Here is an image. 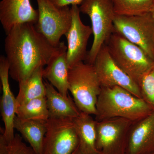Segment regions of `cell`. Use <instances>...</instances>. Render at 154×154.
I'll return each instance as SVG.
<instances>
[{
    "label": "cell",
    "instance_id": "obj_1",
    "mask_svg": "<svg viewBox=\"0 0 154 154\" xmlns=\"http://www.w3.org/2000/svg\"><path fill=\"white\" fill-rule=\"evenodd\" d=\"M61 45L62 42L57 47L51 44L33 24L16 25L6 33L4 44L11 78L19 83L27 79L47 65Z\"/></svg>",
    "mask_w": 154,
    "mask_h": 154
},
{
    "label": "cell",
    "instance_id": "obj_2",
    "mask_svg": "<svg viewBox=\"0 0 154 154\" xmlns=\"http://www.w3.org/2000/svg\"><path fill=\"white\" fill-rule=\"evenodd\" d=\"M96 110V121L119 117L134 122L154 111L143 99L119 86L102 87Z\"/></svg>",
    "mask_w": 154,
    "mask_h": 154
},
{
    "label": "cell",
    "instance_id": "obj_3",
    "mask_svg": "<svg viewBox=\"0 0 154 154\" xmlns=\"http://www.w3.org/2000/svg\"><path fill=\"white\" fill-rule=\"evenodd\" d=\"M105 45L116 63L139 86L145 75L152 69L154 61L140 47L116 32Z\"/></svg>",
    "mask_w": 154,
    "mask_h": 154
},
{
    "label": "cell",
    "instance_id": "obj_4",
    "mask_svg": "<svg viewBox=\"0 0 154 154\" xmlns=\"http://www.w3.org/2000/svg\"><path fill=\"white\" fill-rule=\"evenodd\" d=\"M69 90L75 104L82 112L96 114V105L102 86L94 65L83 62L69 72Z\"/></svg>",
    "mask_w": 154,
    "mask_h": 154
},
{
    "label": "cell",
    "instance_id": "obj_5",
    "mask_svg": "<svg viewBox=\"0 0 154 154\" xmlns=\"http://www.w3.org/2000/svg\"><path fill=\"white\" fill-rule=\"evenodd\" d=\"M80 5V12L88 15L92 24L94 40L86 61L93 65L99 51L114 32L116 14L111 0H83Z\"/></svg>",
    "mask_w": 154,
    "mask_h": 154
},
{
    "label": "cell",
    "instance_id": "obj_6",
    "mask_svg": "<svg viewBox=\"0 0 154 154\" xmlns=\"http://www.w3.org/2000/svg\"><path fill=\"white\" fill-rule=\"evenodd\" d=\"M36 1L38 17L35 28L51 44L57 47L71 25V8L59 7L50 0Z\"/></svg>",
    "mask_w": 154,
    "mask_h": 154
},
{
    "label": "cell",
    "instance_id": "obj_7",
    "mask_svg": "<svg viewBox=\"0 0 154 154\" xmlns=\"http://www.w3.org/2000/svg\"><path fill=\"white\" fill-rule=\"evenodd\" d=\"M114 32L140 47L154 61V19L150 13L137 16L116 15Z\"/></svg>",
    "mask_w": 154,
    "mask_h": 154
},
{
    "label": "cell",
    "instance_id": "obj_8",
    "mask_svg": "<svg viewBox=\"0 0 154 154\" xmlns=\"http://www.w3.org/2000/svg\"><path fill=\"white\" fill-rule=\"evenodd\" d=\"M79 145L72 119L48 118L42 154H72Z\"/></svg>",
    "mask_w": 154,
    "mask_h": 154
},
{
    "label": "cell",
    "instance_id": "obj_9",
    "mask_svg": "<svg viewBox=\"0 0 154 154\" xmlns=\"http://www.w3.org/2000/svg\"><path fill=\"white\" fill-rule=\"evenodd\" d=\"M133 122L119 117L96 121V146L100 154H125Z\"/></svg>",
    "mask_w": 154,
    "mask_h": 154
},
{
    "label": "cell",
    "instance_id": "obj_10",
    "mask_svg": "<svg viewBox=\"0 0 154 154\" xmlns=\"http://www.w3.org/2000/svg\"><path fill=\"white\" fill-rule=\"evenodd\" d=\"M93 65L102 87L119 86L142 99L139 86L116 63L106 45L99 51Z\"/></svg>",
    "mask_w": 154,
    "mask_h": 154
},
{
    "label": "cell",
    "instance_id": "obj_11",
    "mask_svg": "<svg viewBox=\"0 0 154 154\" xmlns=\"http://www.w3.org/2000/svg\"><path fill=\"white\" fill-rule=\"evenodd\" d=\"M72 22L65 36L67 40V60L69 69L86 60L88 54L87 47L91 34L92 28L83 23L78 5H72Z\"/></svg>",
    "mask_w": 154,
    "mask_h": 154
},
{
    "label": "cell",
    "instance_id": "obj_12",
    "mask_svg": "<svg viewBox=\"0 0 154 154\" xmlns=\"http://www.w3.org/2000/svg\"><path fill=\"white\" fill-rule=\"evenodd\" d=\"M38 10L31 5L30 0H2L0 2V22L6 33L16 25L38 21Z\"/></svg>",
    "mask_w": 154,
    "mask_h": 154
},
{
    "label": "cell",
    "instance_id": "obj_13",
    "mask_svg": "<svg viewBox=\"0 0 154 154\" xmlns=\"http://www.w3.org/2000/svg\"><path fill=\"white\" fill-rule=\"evenodd\" d=\"M154 153V110L151 114L133 122L128 137L125 154Z\"/></svg>",
    "mask_w": 154,
    "mask_h": 154
},
{
    "label": "cell",
    "instance_id": "obj_14",
    "mask_svg": "<svg viewBox=\"0 0 154 154\" xmlns=\"http://www.w3.org/2000/svg\"><path fill=\"white\" fill-rule=\"evenodd\" d=\"M9 64L6 57H0V79L2 85L1 111L5 125L4 135L9 144L15 137L14 123L16 116L17 105L16 97L11 91L9 81Z\"/></svg>",
    "mask_w": 154,
    "mask_h": 154
},
{
    "label": "cell",
    "instance_id": "obj_15",
    "mask_svg": "<svg viewBox=\"0 0 154 154\" xmlns=\"http://www.w3.org/2000/svg\"><path fill=\"white\" fill-rule=\"evenodd\" d=\"M67 47L62 42L59 51L43 69V78L61 94L69 96V69L67 60Z\"/></svg>",
    "mask_w": 154,
    "mask_h": 154
},
{
    "label": "cell",
    "instance_id": "obj_16",
    "mask_svg": "<svg viewBox=\"0 0 154 154\" xmlns=\"http://www.w3.org/2000/svg\"><path fill=\"white\" fill-rule=\"evenodd\" d=\"M45 86V98L49 118H74L79 116L81 111L69 96L65 97L47 82Z\"/></svg>",
    "mask_w": 154,
    "mask_h": 154
},
{
    "label": "cell",
    "instance_id": "obj_17",
    "mask_svg": "<svg viewBox=\"0 0 154 154\" xmlns=\"http://www.w3.org/2000/svg\"><path fill=\"white\" fill-rule=\"evenodd\" d=\"M79 139V149L84 154H100L96 146V121L91 114L81 112L72 119Z\"/></svg>",
    "mask_w": 154,
    "mask_h": 154
},
{
    "label": "cell",
    "instance_id": "obj_18",
    "mask_svg": "<svg viewBox=\"0 0 154 154\" xmlns=\"http://www.w3.org/2000/svg\"><path fill=\"white\" fill-rule=\"evenodd\" d=\"M47 120L21 119L16 116L14 126L30 144L36 154H42L43 142L47 131Z\"/></svg>",
    "mask_w": 154,
    "mask_h": 154
},
{
    "label": "cell",
    "instance_id": "obj_19",
    "mask_svg": "<svg viewBox=\"0 0 154 154\" xmlns=\"http://www.w3.org/2000/svg\"><path fill=\"white\" fill-rule=\"evenodd\" d=\"M43 66H40L30 76L19 82V91L16 97L17 107L22 103L39 97H45V86L43 81Z\"/></svg>",
    "mask_w": 154,
    "mask_h": 154
},
{
    "label": "cell",
    "instance_id": "obj_20",
    "mask_svg": "<svg viewBox=\"0 0 154 154\" xmlns=\"http://www.w3.org/2000/svg\"><path fill=\"white\" fill-rule=\"evenodd\" d=\"M16 116L21 119L47 120L49 118L46 98L39 97L18 105Z\"/></svg>",
    "mask_w": 154,
    "mask_h": 154
},
{
    "label": "cell",
    "instance_id": "obj_21",
    "mask_svg": "<svg viewBox=\"0 0 154 154\" xmlns=\"http://www.w3.org/2000/svg\"><path fill=\"white\" fill-rule=\"evenodd\" d=\"M116 15L132 16L150 13L154 0H111Z\"/></svg>",
    "mask_w": 154,
    "mask_h": 154
},
{
    "label": "cell",
    "instance_id": "obj_22",
    "mask_svg": "<svg viewBox=\"0 0 154 154\" xmlns=\"http://www.w3.org/2000/svg\"><path fill=\"white\" fill-rule=\"evenodd\" d=\"M139 88L142 98L154 110V67L145 75Z\"/></svg>",
    "mask_w": 154,
    "mask_h": 154
},
{
    "label": "cell",
    "instance_id": "obj_23",
    "mask_svg": "<svg viewBox=\"0 0 154 154\" xmlns=\"http://www.w3.org/2000/svg\"><path fill=\"white\" fill-rule=\"evenodd\" d=\"M9 154H36L33 149L28 146L22 141L19 134H15V137L10 143Z\"/></svg>",
    "mask_w": 154,
    "mask_h": 154
},
{
    "label": "cell",
    "instance_id": "obj_24",
    "mask_svg": "<svg viewBox=\"0 0 154 154\" xmlns=\"http://www.w3.org/2000/svg\"><path fill=\"white\" fill-rule=\"evenodd\" d=\"M3 130V128L2 129V128H1L0 154H9L10 152V144L6 139Z\"/></svg>",
    "mask_w": 154,
    "mask_h": 154
},
{
    "label": "cell",
    "instance_id": "obj_25",
    "mask_svg": "<svg viewBox=\"0 0 154 154\" xmlns=\"http://www.w3.org/2000/svg\"><path fill=\"white\" fill-rule=\"evenodd\" d=\"M56 5L59 7L71 5H79L82 2L83 0H50Z\"/></svg>",
    "mask_w": 154,
    "mask_h": 154
},
{
    "label": "cell",
    "instance_id": "obj_26",
    "mask_svg": "<svg viewBox=\"0 0 154 154\" xmlns=\"http://www.w3.org/2000/svg\"><path fill=\"white\" fill-rule=\"evenodd\" d=\"M72 154H84L80 150V149H79V146L76 149L75 151L74 152H73V153Z\"/></svg>",
    "mask_w": 154,
    "mask_h": 154
},
{
    "label": "cell",
    "instance_id": "obj_27",
    "mask_svg": "<svg viewBox=\"0 0 154 154\" xmlns=\"http://www.w3.org/2000/svg\"><path fill=\"white\" fill-rule=\"evenodd\" d=\"M150 13L151 14L152 17L153 18V19H154V2L152 6L150 11Z\"/></svg>",
    "mask_w": 154,
    "mask_h": 154
},
{
    "label": "cell",
    "instance_id": "obj_28",
    "mask_svg": "<svg viewBox=\"0 0 154 154\" xmlns=\"http://www.w3.org/2000/svg\"><path fill=\"white\" fill-rule=\"evenodd\" d=\"M153 67H154V65H153Z\"/></svg>",
    "mask_w": 154,
    "mask_h": 154
},
{
    "label": "cell",
    "instance_id": "obj_29",
    "mask_svg": "<svg viewBox=\"0 0 154 154\" xmlns=\"http://www.w3.org/2000/svg\"><path fill=\"white\" fill-rule=\"evenodd\" d=\"M154 154V153H152V154Z\"/></svg>",
    "mask_w": 154,
    "mask_h": 154
}]
</instances>
